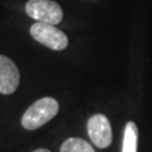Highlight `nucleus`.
I'll use <instances>...</instances> for the list:
<instances>
[{
    "mask_svg": "<svg viewBox=\"0 0 152 152\" xmlns=\"http://www.w3.org/2000/svg\"><path fill=\"white\" fill-rule=\"evenodd\" d=\"M60 105L56 99L46 96L38 99L27 109L22 117V126L27 131H34L45 126L58 113Z\"/></svg>",
    "mask_w": 152,
    "mask_h": 152,
    "instance_id": "obj_1",
    "label": "nucleus"
},
{
    "mask_svg": "<svg viewBox=\"0 0 152 152\" xmlns=\"http://www.w3.org/2000/svg\"><path fill=\"white\" fill-rule=\"evenodd\" d=\"M31 36L38 43L52 51H62L69 45V38L62 31L48 23L36 22L31 27Z\"/></svg>",
    "mask_w": 152,
    "mask_h": 152,
    "instance_id": "obj_2",
    "label": "nucleus"
},
{
    "mask_svg": "<svg viewBox=\"0 0 152 152\" xmlns=\"http://www.w3.org/2000/svg\"><path fill=\"white\" fill-rule=\"evenodd\" d=\"M26 12L37 22L58 24L64 18L61 7L53 0H29L26 4Z\"/></svg>",
    "mask_w": 152,
    "mask_h": 152,
    "instance_id": "obj_3",
    "label": "nucleus"
},
{
    "mask_svg": "<svg viewBox=\"0 0 152 152\" xmlns=\"http://www.w3.org/2000/svg\"><path fill=\"white\" fill-rule=\"evenodd\" d=\"M88 134L99 148H107L113 141L112 126L104 114H94L88 121Z\"/></svg>",
    "mask_w": 152,
    "mask_h": 152,
    "instance_id": "obj_4",
    "label": "nucleus"
},
{
    "mask_svg": "<svg viewBox=\"0 0 152 152\" xmlns=\"http://www.w3.org/2000/svg\"><path fill=\"white\" fill-rule=\"evenodd\" d=\"M20 74L17 65L7 56L0 55V94L10 95L19 86Z\"/></svg>",
    "mask_w": 152,
    "mask_h": 152,
    "instance_id": "obj_5",
    "label": "nucleus"
},
{
    "mask_svg": "<svg viewBox=\"0 0 152 152\" xmlns=\"http://www.w3.org/2000/svg\"><path fill=\"white\" fill-rule=\"evenodd\" d=\"M138 146V128L134 122H127L123 136V147L122 152H137Z\"/></svg>",
    "mask_w": 152,
    "mask_h": 152,
    "instance_id": "obj_6",
    "label": "nucleus"
},
{
    "mask_svg": "<svg viewBox=\"0 0 152 152\" xmlns=\"http://www.w3.org/2000/svg\"><path fill=\"white\" fill-rule=\"evenodd\" d=\"M60 152H95L93 146L81 138H72L66 140L60 148Z\"/></svg>",
    "mask_w": 152,
    "mask_h": 152,
    "instance_id": "obj_7",
    "label": "nucleus"
},
{
    "mask_svg": "<svg viewBox=\"0 0 152 152\" xmlns=\"http://www.w3.org/2000/svg\"><path fill=\"white\" fill-rule=\"evenodd\" d=\"M32 152H51V151L47 150V148H38V150H34V151H32Z\"/></svg>",
    "mask_w": 152,
    "mask_h": 152,
    "instance_id": "obj_8",
    "label": "nucleus"
}]
</instances>
